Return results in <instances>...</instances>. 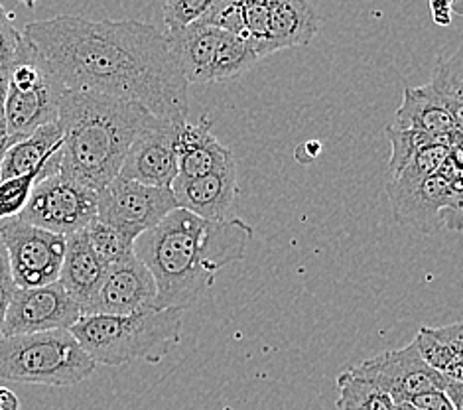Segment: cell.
I'll return each instance as SVG.
<instances>
[{
	"label": "cell",
	"mask_w": 463,
	"mask_h": 410,
	"mask_svg": "<svg viewBox=\"0 0 463 410\" xmlns=\"http://www.w3.org/2000/svg\"><path fill=\"white\" fill-rule=\"evenodd\" d=\"M22 36L65 91L125 99L162 120H184L190 113V83L156 26L61 14L28 22Z\"/></svg>",
	"instance_id": "6da1fadb"
},
{
	"label": "cell",
	"mask_w": 463,
	"mask_h": 410,
	"mask_svg": "<svg viewBox=\"0 0 463 410\" xmlns=\"http://www.w3.org/2000/svg\"><path fill=\"white\" fill-rule=\"evenodd\" d=\"M255 227L239 217L207 221L175 207L135 241V254L156 282V310L192 308L217 272L245 259Z\"/></svg>",
	"instance_id": "7a4b0ae2"
},
{
	"label": "cell",
	"mask_w": 463,
	"mask_h": 410,
	"mask_svg": "<svg viewBox=\"0 0 463 410\" xmlns=\"http://www.w3.org/2000/svg\"><path fill=\"white\" fill-rule=\"evenodd\" d=\"M152 117L145 107L125 99L63 91L58 110L60 172L97 194L103 192L118 176L130 144Z\"/></svg>",
	"instance_id": "3957f363"
},
{
	"label": "cell",
	"mask_w": 463,
	"mask_h": 410,
	"mask_svg": "<svg viewBox=\"0 0 463 410\" xmlns=\"http://www.w3.org/2000/svg\"><path fill=\"white\" fill-rule=\"evenodd\" d=\"M70 331L95 365H156L182 341V312L166 308L128 316L91 314L81 316Z\"/></svg>",
	"instance_id": "277c9868"
},
{
	"label": "cell",
	"mask_w": 463,
	"mask_h": 410,
	"mask_svg": "<svg viewBox=\"0 0 463 410\" xmlns=\"http://www.w3.org/2000/svg\"><path fill=\"white\" fill-rule=\"evenodd\" d=\"M97 365L70 329L8 336L0 339V379L26 385L73 386L95 373Z\"/></svg>",
	"instance_id": "5b68a950"
},
{
	"label": "cell",
	"mask_w": 463,
	"mask_h": 410,
	"mask_svg": "<svg viewBox=\"0 0 463 410\" xmlns=\"http://www.w3.org/2000/svg\"><path fill=\"white\" fill-rule=\"evenodd\" d=\"M461 147L449 150L436 174L401 195L391 197L394 219L401 225L424 235L439 229L461 231L463 209V168Z\"/></svg>",
	"instance_id": "8992f818"
},
{
	"label": "cell",
	"mask_w": 463,
	"mask_h": 410,
	"mask_svg": "<svg viewBox=\"0 0 463 410\" xmlns=\"http://www.w3.org/2000/svg\"><path fill=\"white\" fill-rule=\"evenodd\" d=\"M97 192L56 172L34 186L18 217L30 225L68 237L83 231L97 217Z\"/></svg>",
	"instance_id": "52a82bcc"
},
{
	"label": "cell",
	"mask_w": 463,
	"mask_h": 410,
	"mask_svg": "<svg viewBox=\"0 0 463 410\" xmlns=\"http://www.w3.org/2000/svg\"><path fill=\"white\" fill-rule=\"evenodd\" d=\"M0 237L8 253L10 274L16 288H40L58 282L65 253L63 235L30 225L20 217H10L0 221Z\"/></svg>",
	"instance_id": "ba28073f"
},
{
	"label": "cell",
	"mask_w": 463,
	"mask_h": 410,
	"mask_svg": "<svg viewBox=\"0 0 463 410\" xmlns=\"http://www.w3.org/2000/svg\"><path fill=\"white\" fill-rule=\"evenodd\" d=\"M175 207L178 205L168 187H152L117 176L103 192H99L97 219L135 243Z\"/></svg>",
	"instance_id": "9c48e42d"
},
{
	"label": "cell",
	"mask_w": 463,
	"mask_h": 410,
	"mask_svg": "<svg viewBox=\"0 0 463 410\" xmlns=\"http://www.w3.org/2000/svg\"><path fill=\"white\" fill-rule=\"evenodd\" d=\"M353 375L363 377L383 393H387L394 405L408 403L411 398L428 391H448L451 385L463 381H446L442 375L430 369L420 358L414 343L406 348L384 351L381 356L359 363L349 369Z\"/></svg>",
	"instance_id": "30bf717a"
},
{
	"label": "cell",
	"mask_w": 463,
	"mask_h": 410,
	"mask_svg": "<svg viewBox=\"0 0 463 410\" xmlns=\"http://www.w3.org/2000/svg\"><path fill=\"white\" fill-rule=\"evenodd\" d=\"M81 318V310L60 282L40 288H14L6 308L3 338L70 329Z\"/></svg>",
	"instance_id": "8fae6325"
},
{
	"label": "cell",
	"mask_w": 463,
	"mask_h": 410,
	"mask_svg": "<svg viewBox=\"0 0 463 410\" xmlns=\"http://www.w3.org/2000/svg\"><path fill=\"white\" fill-rule=\"evenodd\" d=\"M175 127L178 120L152 117L138 132L120 166L118 176L152 187H172L178 178V150H175Z\"/></svg>",
	"instance_id": "7c38bea8"
},
{
	"label": "cell",
	"mask_w": 463,
	"mask_h": 410,
	"mask_svg": "<svg viewBox=\"0 0 463 410\" xmlns=\"http://www.w3.org/2000/svg\"><path fill=\"white\" fill-rule=\"evenodd\" d=\"M156 296L158 291L154 276L135 254L125 262L107 267L105 279L83 316H128L148 312V310H156Z\"/></svg>",
	"instance_id": "4fadbf2b"
},
{
	"label": "cell",
	"mask_w": 463,
	"mask_h": 410,
	"mask_svg": "<svg viewBox=\"0 0 463 410\" xmlns=\"http://www.w3.org/2000/svg\"><path fill=\"white\" fill-rule=\"evenodd\" d=\"M170 190L180 209L207 221H227L233 217L239 195L237 164L231 160L200 178H175Z\"/></svg>",
	"instance_id": "5bb4252c"
},
{
	"label": "cell",
	"mask_w": 463,
	"mask_h": 410,
	"mask_svg": "<svg viewBox=\"0 0 463 410\" xmlns=\"http://www.w3.org/2000/svg\"><path fill=\"white\" fill-rule=\"evenodd\" d=\"M63 91L65 87L52 72L34 90L18 91L8 87L5 101V125L8 138L16 142L30 137L32 132L42 127L56 123Z\"/></svg>",
	"instance_id": "9a60e30c"
},
{
	"label": "cell",
	"mask_w": 463,
	"mask_h": 410,
	"mask_svg": "<svg viewBox=\"0 0 463 410\" xmlns=\"http://www.w3.org/2000/svg\"><path fill=\"white\" fill-rule=\"evenodd\" d=\"M391 127L420 130L432 137H456L461 135L463 117L426 83L422 87H406L402 105L396 110Z\"/></svg>",
	"instance_id": "2e32d148"
},
{
	"label": "cell",
	"mask_w": 463,
	"mask_h": 410,
	"mask_svg": "<svg viewBox=\"0 0 463 410\" xmlns=\"http://www.w3.org/2000/svg\"><path fill=\"white\" fill-rule=\"evenodd\" d=\"M175 150H178V178L184 180L200 178L235 160L233 152L215 138L207 117H202L197 123H190L187 119L178 120Z\"/></svg>",
	"instance_id": "e0dca14e"
},
{
	"label": "cell",
	"mask_w": 463,
	"mask_h": 410,
	"mask_svg": "<svg viewBox=\"0 0 463 410\" xmlns=\"http://www.w3.org/2000/svg\"><path fill=\"white\" fill-rule=\"evenodd\" d=\"M105 262L97 257L85 229L65 237V253L58 282L70 294L71 300L80 306L81 316L91 306L99 286L105 279Z\"/></svg>",
	"instance_id": "ac0fdd59"
},
{
	"label": "cell",
	"mask_w": 463,
	"mask_h": 410,
	"mask_svg": "<svg viewBox=\"0 0 463 410\" xmlns=\"http://www.w3.org/2000/svg\"><path fill=\"white\" fill-rule=\"evenodd\" d=\"M175 68L180 70L187 83H209L212 81L213 58L222 30L195 22V24L164 32Z\"/></svg>",
	"instance_id": "d6986e66"
},
{
	"label": "cell",
	"mask_w": 463,
	"mask_h": 410,
	"mask_svg": "<svg viewBox=\"0 0 463 410\" xmlns=\"http://www.w3.org/2000/svg\"><path fill=\"white\" fill-rule=\"evenodd\" d=\"M60 148L61 127L56 120L32 132L30 137L10 144L0 166V180L40 170L48 172V176L60 172Z\"/></svg>",
	"instance_id": "ffe728a7"
},
{
	"label": "cell",
	"mask_w": 463,
	"mask_h": 410,
	"mask_svg": "<svg viewBox=\"0 0 463 410\" xmlns=\"http://www.w3.org/2000/svg\"><path fill=\"white\" fill-rule=\"evenodd\" d=\"M319 32V18L306 0H269L267 55L312 43Z\"/></svg>",
	"instance_id": "44dd1931"
},
{
	"label": "cell",
	"mask_w": 463,
	"mask_h": 410,
	"mask_svg": "<svg viewBox=\"0 0 463 410\" xmlns=\"http://www.w3.org/2000/svg\"><path fill=\"white\" fill-rule=\"evenodd\" d=\"M412 343L430 369L446 381H463V328L459 321L444 328H420Z\"/></svg>",
	"instance_id": "7402d4cb"
},
{
	"label": "cell",
	"mask_w": 463,
	"mask_h": 410,
	"mask_svg": "<svg viewBox=\"0 0 463 410\" xmlns=\"http://www.w3.org/2000/svg\"><path fill=\"white\" fill-rule=\"evenodd\" d=\"M454 147H461V144H454L449 140H438L432 144H426L424 148L418 150L412 160L404 166V170L392 178L387 186V195L396 197L408 190H412L418 184H422L430 176L439 170V166L448 158L449 150Z\"/></svg>",
	"instance_id": "603a6c76"
},
{
	"label": "cell",
	"mask_w": 463,
	"mask_h": 410,
	"mask_svg": "<svg viewBox=\"0 0 463 410\" xmlns=\"http://www.w3.org/2000/svg\"><path fill=\"white\" fill-rule=\"evenodd\" d=\"M337 410H394L392 398L349 369L337 377Z\"/></svg>",
	"instance_id": "cb8c5ba5"
},
{
	"label": "cell",
	"mask_w": 463,
	"mask_h": 410,
	"mask_svg": "<svg viewBox=\"0 0 463 410\" xmlns=\"http://www.w3.org/2000/svg\"><path fill=\"white\" fill-rule=\"evenodd\" d=\"M257 62V53L245 40L222 30V38H219L213 58L212 81L235 80V77L249 72Z\"/></svg>",
	"instance_id": "d4e9b609"
},
{
	"label": "cell",
	"mask_w": 463,
	"mask_h": 410,
	"mask_svg": "<svg viewBox=\"0 0 463 410\" xmlns=\"http://www.w3.org/2000/svg\"><path fill=\"white\" fill-rule=\"evenodd\" d=\"M387 137L391 140V160H389L391 180L396 178V176L404 170V166L411 162L414 154L420 148H424L426 144H432L438 140H449L454 144L463 142V135L432 137V135H426V132H420V130L394 129V127H387Z\"/></svg>",
	"instance_id": "484cf974"
},
{
	"label": "cell",
	"mask_w": 463,
	"mask_h": 410,
	"mask_svg": "<svg viewBox=\"0 0 463 410\" xmlns=\"http://www.w3.org/2000/svg\"><path fill=\"white\" fill-rule=\"evenodd\" d=\"M85 233L97 257L105 262V267H113V264L135 257V243L97 217L85 227Z\"/></svg>",
	"instance_id": "4316f807"
},
{
	"label": "cell",
	"mask_w": 463,
	"mask_h": 410,
	"mask_svg": "<svg viewBox=\"0 0 463 410\" xmlns=\"http://www.w3.org/2000/svg\"><path fill=\"white\" fill-rule=\"evenodd\" d=\"M432 90L442 95L449 107L463 117V62L461 50H456L451 55H442L438 60L436 72L428 83Z\"/></svg>",
	"instance_id": "83f0119b"
},
{
	"label": "cell",
	"mask_w": 463,
	"mask_h": 410,
	"mask_svg": "<svg viewBox=\"0 0 463 410\" xmlns=\"http://www.w3.org/2000/svg\"><path fill=\"white\" fill-rule=\"evenodd\" d=\"M48 172H30L24 176H14V178L0 180V221L18 217L22 209L26 207L34 186L43 180Z\"/></svg>",
	"instance_id": "f1b7e54d"
},
{
	"label": "cell",
	"mask_w": 463,
	"mask_h": 410,
	"mask_svg": "<svg viewBox=\"0 0 463 410\" xmlns=\"http://www.w3.org/2000/svg\"><path fill=\"white\" fill-rule=\"evenodd\" d=\"M217 0H164L162 13L168 30L184 28L202 22Z\"/></svg>",
	"instance_id": "f546056e"
},
{
	"label": "cell",
	"mask_w": 463,
	"mask_h": 410,
	"mask_svg": "<svg viewBox=\"0 0 463 410\" xmlns=\"http://www.w3.org/2000/svg\"><path fill=\"white\" fill-rule=\"evenodd\" d=\"M24 43V38H22V32L16 30L13 16H10L3 3H0V72L10 70V65L14 63L16 55Z\"/></svg>",
	"instance_id": "4dcf8cb0"
},
{
	"label": "cell",
	"mask_w": 463,
	"mask_h": 410,
	"mask_svg": "<svg viewBox=\"0 0 463 410\" xmlns=\"http://www.w3.org/2000/svg\"><path fill=\"white\" fill-rule=\"evenodd\" d=\"M406 405H411L414 410H458L454 405H451L448 395L438 389L418 395L411 398Z\"/></svg>",
	"instance_id": "1f68e13d"
},
{
	"label": "cell",
	"mask_w": 463,
	"mask_h": 410,
	"mask_svg": "<svg viewBox=\"0 0 463 410\" xmlns=\"http://www.w3.org/2000/svg\"><path fill=\"white\" fill-rule=\"evenodd\" d=\"M0 286L8 288V291H14V282H13V274H10V261H8V253L3 243V237H0Z\"/></svg>",
	"instance_id": "d6a6232c"
},
{
	"label": "cell",
	"mask_w": 463,
	"mask_h": 410,
	"mask_svg": "<svg viewBox=\"0 0 463 410\" xmlns=\"http://www.w3.org/2000/svg\"><path fill=\"white\" fill-rule=\"evenodd\" d=\"M430 10H432V16L439 26L451 24V8L448 0H430Z\"/></svg>",
	"instance_id": "836d02e7"
},
{
	"label": "cell",
	"mask_w": 463,
	"mask_h": 410,
	"mask_svg": "<svg viewBox=\"0 0 463 410\" xmlns=\"http://www.w3.org/2000/svg\"><path fill=\"white\" fill-rule=\"evenodd\" d=\"M0 410H20L18 396L8 386H0Z\"/></svg>",
	"instance_id": "e575fe53"
},
{
	"label": "cell",
	"mask_w": 463,
	"mask_h": 410,
	"mask_svg": "<svg viewBox=\"0 0 463 410\" xmlns=\"http://www.w3.org/2000/svg\"><path fill=\"white\" fill-rule=\"evenodd\" d=\"M10 294H13V291L0 286V338H3V324H5V316H6V308L10 302Z\"/></svg>",
	"instance_id": "d590c367"
},
{
	"label": "cell",
	"mask_w": 463,
	"mask_h": 410,
	"mask_svg": "<svg viewBox=\"0 0 463 410\" xmlns=\"http://www.w3.org/2000/svg\"><path fill=\"white\" fill-rule=\"evenodd\" d=\"M6 93H8V73L0 72V115H5Z\"/></svg>",
	"instance_id": "8d00e7d4"
},
{
	"label": "cell",
	"mask_w": 463,
	"mask_h": 410,
	"mask_svg": "<svg viewBox=\"0 0 463 410\" xmlns=\"http://www.w3.org/2000/svg\"><path fill=\"white\" fill-rule=\"evenodd\" d=\"M0 137H6V125H5V115H0Z\"/></svg>",
	"instance_id": "74e56055"
},
{
	"label": "cell",
	"mask_w": 463,
	"mask_h": 410,
	"mask_svg": "<svg viewBox=\"0 0 463 410\" xmlns=\"http://www.w3.org/2000/svg\"><path fill=\"white\" fill-rule=\"evenodd\" d=\"M394 410H414L411 405H406V403H401V405H394Z\"/></svg>",
	"instance_id": "f35d334b"
},
{
	"label": "cell",
	"mask_w": 463,
	"mask_h": 410,
	"mask_svg": "<svg viewBox=\"0 0 463 410\" xmlns=\"http://www.w3.org/2000/svg\"><path fill=\"white\" fill-rule=\"evenodd\" d=\"M0 339H3V338H0Z\"/></svg>",
	"instance_id": "ab89813d"
}]
</instances>
